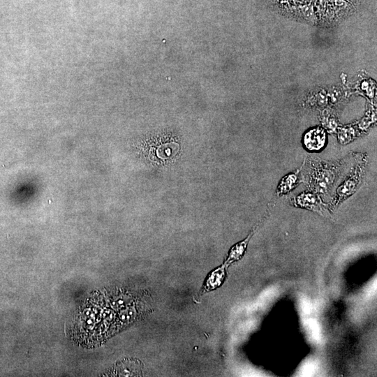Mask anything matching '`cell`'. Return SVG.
<instances>
[{"instance_id": "cell-1", "label": "cell", "mask_w": 377, "mask_h": 377, "mask_svg": "<svg viewBox=\"0 0 377 377\" xmlns=\"http://www.w3.org/2000/svg\"><path fill=\"white\" fill-rule=\"evenodd\" d=\"M346 160L333 163L311 158L309 161L308 186L312 191L325 195L333 186L343 168Z\"/></svg>"}, {"instance_id": "cell-2", "label": "cell", "mask_w": 377, "mask_h": 377, "mask_svg": "<svg viewBox=\"0 0 377 377\" xmlns=\"http://www.w3.org/2000/svg\"><path fill=\"white\" fill-rule=\"evenodd\" d=\"M366 160L363 159L361 162L353 168L351 172L347 175L342 184L338 187L336 195L330 202V207L334 208L339 203L357 189L364 172Z\"/></svg>"}, {"instance_id": "cell-3", "label": "cell", "mask_w": 377, "mask_h": 377, "mask_svg": "<svg viewBox=\"0 0 377 377\" xmlns=\"http://www.w3.org/2000/svg\"><path fill=\"white\" fill-rule=\"evenodd\" d=\"M258 226L259 224L255 226L245 239L236 243L230 248L226 258L223 263L227 268L233 263H235L242 258L247 249L248 244Z\"/></svg>"}, {"instance_id": "cell-4", "label": "cell", "mask_w": 377, "mask_h": 377, "mask_svg": "<svg viewBox=\"0 0 377 377\" xmlns=\"http://www.w3.org/2000/svg\"><path fill=\"white\" fill-rule=\"evenodd\" d=\"M326 134L320 128H316L308 131L304 138V143L307 149L310 151L320 150L325 145Z\"/></svg>"}, {"instance_id": "cell-5", "label": "cell", "mask_w": 377, "mask_h": 377, "mask_svg": "<svg viewBox=\"0 0 377 377\" xmlns=\"http://www.w3.org/2000/svg\"><path fill=\"white\" fill-rule=\"evenodd\" d=\"M226 269L227 267L223 264L213 270L208 275L207 280L205 282L202 290V293L213 290L221 286L226 278Z\"/></svg>"}, {"instance_id": "cell-6", "label": "cell", "mask_w": 377, "mask_h": 377, "mask_svg": "<svg viewBox=\"0 0 377 377\" xmlns=\"http://www.w3.org/2000/svg\"><path fill=\"white\" fill-rule=\"evenodd\" d=\"M293 203L296 207L306 208L308 209L320 212V206L318 197L315 193L311 192H304L293 200Z\"/></svg>"}, {"instance_id": "cell-7", "label": "cell", "mask_w": 377, "mask_h": 377, "mask_svg": "<svg viewBox=\"0 0 377 377\" xmlns=\"http://www.w3.org/2000/svg\"><path fill=\"white\" fill-rule=\"evenodd\" d=\"M300 183L299 172L291 173L284 177L279 184L277 194L281 195L289 192Z\"/></svg>"}]
</instances>
